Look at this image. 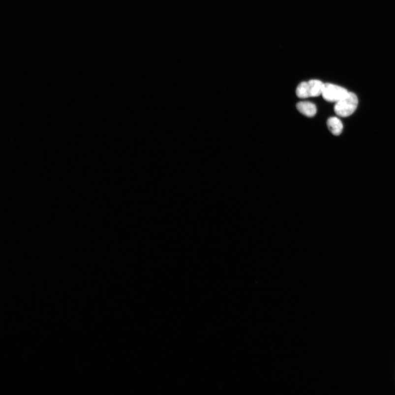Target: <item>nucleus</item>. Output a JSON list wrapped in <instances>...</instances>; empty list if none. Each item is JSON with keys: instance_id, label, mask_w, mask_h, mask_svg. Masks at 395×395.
Masks as SVG:
<instances>
[{"instance_id": "423d86ee", "label": "nucleus", "mask_w": 395, "mask_h": 395, "mask_svg": "<svg viewBox=\"0 0 395 395\" xmlns=\"http://www.w3.org/2000/svg\"><path fill=\"white\" fill-rule=\"evenodd\" d=\"M296 94L300 98L310 97V88L308 82H303L298 85L296 90Z\"/></svg>"}, {"instance_id": "7ed1b4c3", "label": "nucleus", "mask_w": 395, "mask_h": 395, "mask_svg": "<svg viewBox=\"0 0 395 395\" xmlns=\"http://www.w3.org/2000/svg\"><path fill=\"white\" fill-rule=\"evenodd\" d=\"M298 111L303 115L307 117H313L317 113V108L315 104L310 102H301L297 104Z\"/></svg>"}, {"instance_id": "f03ea898", "label": "nucleus", "mask_w": 395, "mask_h": 395, "mask_svg": "<svg viewBox=\"0 0 395 395\" xmlns=\"http://www.w3.org/2000/svg\"><path fill=\"white\" fill-rule=\"evenodd\" d=\"M348 92L346 89L340 86L327 83L323 87L322 96L328 102L336 103Z\"/></svg>"}, {"instance_id": "39448f33", "label": "nucleus", "mask_w": 395, "mask_h": 395, "mask_svg": "<svg viewBox=\"0 0 395 395\" xmlns=\"http://www.w3.org/2000/svg\"><path fill=\"white\" fill-rule=\"evenodd\" d=\"M310 88V96L318 97L322 95L324 84L321 81L311 80L308 82Z\"/></svg>"}, {"instance_id": "20e7f679", "label": "nucleus", "mask_w": 395, "mask_h": 395, "mask_svg": "<svg viewBox=\"0 0 395 395\" xmlns=\"http://www.w3.org/2000/svg\"><path fill=\"white\" fill-rule=\"evenodd\" d=\"M328 129L335 136L340 135L343 130V124L338 118L331 117L327 122Z\"/></svg>"}, {"instance_id": "f257e3e1", "label": "nucleus", "mask_w": 395, "mask_h": 395, "mask_svg": "<svg viewBox=\"0 0 395 395\" xmlns=\"http://www.w3.org/2000/svg\"><path fill=\"white\" fill-rule=\"evenodd\" d=\"M359 99L353 92H348L346 96L335 103L334 112L340 117H348L353 114L358 108Z\"/></svg>"}]
</instances>
